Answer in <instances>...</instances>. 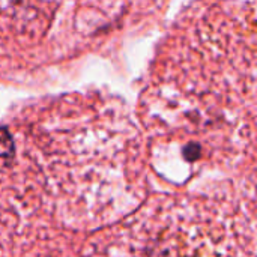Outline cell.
Returning a JSON list of instances; mask_svg holds the SVG:
<instances>
[{"label":"cell","instance_id":"6da1fadb","mask_svg":"<svg viewBox=\"0 0 257 257\" xmlns=\"http://www.w3.org/2000/svg\"><path fill=\"white\" fill-rule=\"evenodd\" d=\"M15 158V142L6 128H0V172L11 166Z\"/></svg>","mask_w":257,"mask_h":257}]
</instances>
